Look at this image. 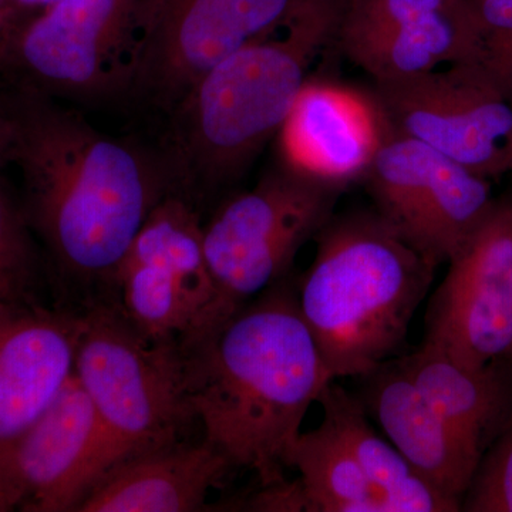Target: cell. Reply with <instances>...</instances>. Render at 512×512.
I'll return each instance as SVG.
<instances>
[{
    "label": "cell",
    "mask_w": 512,
    "mask_h": 512,
    "mask_svg": "<svg viewBox=\"0 0 512 512\" xmlns=\"http://www.w3.org/2000/svg\"><path fill=\"white\" fill-rule=\"evenodd\" d=\"M12 163L25 188L22 210L64 282L117 301L114 279L158 202L174 194L160 151L93 127L42 94L16 90ZM86 303V305H87Z\"/></svg>",
    "instance_id": "cell-1"
},
{
    "label": "cell",
    "mask_w": 512,
    "mask_h": 512,
    "mask_svg": "<svg viewBox=\"0 0 512 512\" xmlns=\"http://www.w3.org/2000/svg\"><path fill=\"white\" fill-rule=\"evenodd\" d=\"M185 392L204 439L261 485L285 481L306 413L333 382L288 276L217 329L180 345Z\"/></svg>",
    "instance_id": "cell-2"
},
{
    "label": "cell",
    "mask_w": 512,
    "mask_h": 512,
    "mask_svg": "<svg viewBox=\"0 0 512 512\" xmlns=\"http://www.w3.org/2000/svg\"><path fill=\"white\" fill-rule=\"evenodd\" d=\"M348 0H296L274 29L221 60L167 114L158 148L192 205L242 177L278 136Z\"/></svg>",
    "instance_id": "cell-3"
},
{
    "label": "cell",
    "mask_w": 512,
    "mask_h": 512,
    "mask_svg": "<svg viewBox=\"0 0 512 512\" xmlns=\"http://www.w3.org/2000/svg\"><path fill=\"white\" fill-rule=\"evenodd\" d=\"M313 239L302 318L333 379L369 375L402 348L440 265L376 210L333 214Z\"/></svg>",
    "instance_id": "cell-4"
},
{
    "label": "cell",
    "mask_w": 512,
    "mask_h": 512,
    "mask_svg": "<svg viewBox=\"0 0 512 512\" xmlns=\"http://www.w3.org/2000/svg\"><path fill=\"white\" fill-rule=\"evenodd\" d=\"M79 312L74 373L97 417L82 501L120 461L184 440L195 417L185 392L178 342L147 339L116 301L89 303Z\"/></svg>",
    "instance_id": "cell-5"
},
{
    "label": "cell",
    "mask_w": 512,
    "mask_h": 512,
    "mask_svg": "<svg viewBox=\"0 0 512 512\" xmlns=\"http://www.w3.org/2000/svg\"><path fill=\"white\" fill-rule=\"evenodd\" d=\"M342 188L276 165L252 190L229 198L204 225L215 298L204 338L241 306L289 276L299 249L335 214Z\"/></svg>",
    "instance_id": "cell-6"
},
{
    "label": "cell",
    "mask_w": 512,
    "mask_h": 512,
    "mask_svg": "<svg viewBox=\"0 0 512 512\" xmlns=\"http://www.w3.org/2000/svg\"><path fill=\"white\" fill-rule=\"evenodd\" d=\"M296 0H138L123 96L167 116L221 60L265 35Z\"/></svg>",
    "instance_id": "cell-7"
},
{
    "label": "cell",
    "mask_w": 512,
    "mask_h": 512,
    "mask_svg": "<svg viewBox=\"0 0 512 512\" xmlns=\"http://www.w3.org/2000/svg\"><path fill=\"white\" fill-rule=\"evenodd\" d=\"M138 0H59L0 35V74L50 99L123 96Z\"/></svg>",
    "instance_id": "cell-8"
},
{
    "label": "cell",
    "mask_w": 512,
    "mask_h": 512,
    "mask_svg": "<svg viewBox=\"0 0 512 512\" xmlns=\"http://www.w3.org/2000/svg\"><path fill=\"white\" fill-rule=\"evenodd\" d=\"M373 83L392 134L426 144L490 181L510 173L512 104L481 63Z\"/></svg>",
    "instance_id": "cell-9"
},
{
    "label": "cell",
    "mask_w": 512,
    "mask_h": 512,
    "mask_svg": "<svg viewBox=\"0 0 512 512\" xmlns=\"http://www.w3.org/2000/svg\"><path fill=\"white\" fill-rule=\"evenodd\" d=\"M124 315L153 342H187L200 332L215 289L197 207L163 198L131 242L114 279Z\"/></svg>",
    "instance_id": "cell-10"
},
{
    "label": "cell",
    "mask_w": 512,
    "mask_h": 512,
    "mask_svg": "<svg viewBox=\"0 0 512 512\" xmlns=\"http://www.w3.org/2000/svg\"><path fill=\"white\" fill-rule=\"evenodd\" d=\"M447 264L427 305L423 345L468 369L507 359L512 349V198L494 200Z\"/></svg>",
    "instance_id": "cell-11"
},
{
    "label": "cell",
    "mask_w": 512,
    "mask_h": 512,
    "mask_svg": "<svg viewBox=\"0 0 512 512\" xmlns=\"http://www.w3.org/2000/svg\"><path fill=\"white\" fill-rule=\"evenodd\" d=\"M363 181L376 211L439 265L456 254L494 202L490 180L396 134Z\"/></svg>",
    "instance_id": "cell-12"
},
{
    "label": "cell",
    "mask_w": 512,
    "mask_h": 512,
    "mask_svg": "<svg viewBox=\"0 0 512 512\" xmlns=\"http://www.w3.org/2000/svg\"><path fill=\"white\" fill-rule=\"evenodd\" d=\"M373 80L480 63L473 0H348L335 40Z\"/></svg>",
    "instance_id": "cell-13"
},
{
    "label": "cell",
    "mask_w": 512,
    "mask_h": 512,
    "mask_svg": "<svg viewBox=\"0 0 512 512\" xmlns=\"http://www.w3.org/2000/svg\"><path fill=\"white\" fill-rule=\"evenodd\" d=\"M390 134L372 93L309 77L276 137L282 164L345 190L363 181Z\"/></svg>",
    "instance_id": "cell-14"
},
{
    "label": "cell",
    "mask_w": 512,
    "mask_h": 512,
    "mask_svg": "<svg viewBox=\"0 0 512 512\" xmlns=\"http://www.w3.org/2000/svg\"><path fill=\"white\" fill-rule=\"evenodd\" d=\"M96 439L92 399L73 372L45 412L0 450L12 511L74 512Z\"/></svg>",
    "instance_id": "cell-15"
},
{
    "label": "cell",
    "mask_w": 512,
    "mask_h": 512,
    "mask_svg": "<svg viewBox=\"0 0 512 512\" xmlns=\"http://www.w3.org/2000/svg\"><path fill=\"white\" fill-rule=\"evenodd\" d=\"M80 312L0 306V450L18 439L74 372Z\"/></svg>",
    "instance_id": "cell-16"
},
{
    "label": "cell",
    "mask_w": 512,
    "mask_h": 512,
    "mask_svg": "<svg viewBox=\"0 0 512 512\" xmlns=\"http://www.w3.org/2000/svg\"><path fill=\"white\" fill-rule=\"evenodd\" d=\"M362 379L357 397L387 440L424 480L461 507L483 453L433 406L399 360Z\"/></svg>",
    "instance_id": "cell-17"
},
{
    "label": "cell",
    "mask_w": 512,
    "mask_h": 512,
    "mask_svg": "<svg viewBox=\"0 0 512 512\" xmlns=\"http://www.w3.org/2000/svg\"><path fill=\"white\" fill-rule=\"evenodd\" d=\"M231 470L207 441H174L111 467L74 512L204 511L208 494Z\"/></svg>",
    "instance_id": "cell-18"
},
{
    "label": "cell",
    "mask_w": 512,
    "mask_h": 512,
    "mask_svg": "<svg viewBox=\"0 0 512 512\" xmlns=\"http://www.w3.org/2000/svg\"><path fill=\"white\" fill-rule=\"evenodd\" d=\"M399 363L433 406L484 456L512 414V362L503 359L468 369L421 343Z\"/></svg>",
    "instance_id": "cell-19"
},
{
    "label": "cell",
    "mask_w": 512,
    "mask_h": 512,
    "mask_svg": "<svg viewBox=\"0 0 512 512\" xmlns=\"http://www.w3.org/2000/svg\"><path fill=\"white\" fill-rule=\"evenodd\" d=\"M318 403L323 420L386 495L393 512L461 511L457 501L424 480L389 440L376 433L359 397L333 380L320 393Z\"/></svg>",
    "instance_id": "cell-20"
},
{
    "label": "cell",
    "mask_w": 512,
    "mask_h": 512,
    "mask_svg": "<svg viewBox=\"0 0 512 512\" xmlns=\"http://www.w3.org/2000/svg\"><path fill=\"white\" fill-rule=\"evenodd\" d=\"M286 467L298 470L308 512H393L386 495L326 420L299 434Z\"/></svg>",
    "instance_id": "cell-21"
},
{
    "label": "cell",
    "mask_w": 512,
    "mask_h": 512,
    "mask_svg": "<svg viewBox=\"0 0 512 512\" xmlns=\"http://www.w3.org/2000/svg\"><path fill=\"white\" fill-rule=\"evenodd\" d=\"M461 511L512 512V414L481 457Z\"/></svg>",
    "instance_id": "cell-22"
},
{
    "label": "cell",
    "mask_w": 512,
    "mask_h": 512,
    "mask_svg": "<svg viewBox=\"0 0 512 512\" xmlns=\"http://www.w3.org/2000/svg\"><path fill=\"white\" fill-rule=\"evenodd\" d=\"M481 23V66L512 104V0H473Z\"/></svg>",
    "instance_id": "cell-23"
},
{
    "label": "cell",
    "mask_w": 512,
    "mask_h": 512,
    "mask_svg": "<svg viewBox=\"0 0 512 512\" xmlns=\"http://www.w3.org/2000/svg\"><path fill=\"white\" fill-rule=\"evenodd\" d=\"M248 511H306L305 495L299 480L261 485V490L244 504Z\"/></svg>",
    "instance_id": "cell-24"
},
{
    "label": "cell",
    "mask_w": 512,
    "mask_h": 512,
    "mask_svg": "<svg viewBox=\"0 0 512 512\" xmlns=\"http://www.w3.org/2000/svg\"><path fill=\"white\" fill-rule=\"evenodd\" d=\"M13 147H15V121L5 101L0 100V171L6 164L12 163Z\"/></svg>",
    "instance_id": "cell-25"
},
{
    "label": "cell",
    "mask_w": 512,
    "mask_h": 512,
    "mask_svg": "<svg viewBox=\"0 0 512 512\" xmlns=\"http://www.w3.org/2000/svg\"><path fill=\"white\" fill-rule=\"evenodd\" d=\"M56 2H59V0H9L2 33L10 28V26L15 25L16 22H19V20L28 18V16L39 12V10L49 8V6Z\"/></svg>",
    "instance_id": "cell-26"
},
{
    "label": "cell",
    "mask_w": 512,
    "mask_h": 512,
    "mask_svg": "<svg viewBox=\"0 0 512 512\" xmlns=\"http://www.w3.org/2000/svg\"><path fill=\"white\" fill-rule=\"evenodd\" d=\"M39 302L26 296V293L9 281L5 275L0 274V306L19 305V303Z\"/></svg>",
    "instance_id": "cell-27"
},
{
    "label": "cell",
    "mask_w": 512,
    "mask_h": 512,
    "mask_svg": "<svg viewBox=\"0 0 512 512\" xmlns=\"http://www.w3.org/2000/svg\"><path fill=\"white\" fill-rule=\"evenodd\" d=\"M8 511H12V505H10L8 490H6L2 470H0V512Z\"/></svg>",
    "instance_id": "cell-28"
},
{
    "label": "cell",
    "mask_w": 512,
    "mask_h": 512,
    "mask_svg": "<svg viewBox=\"0 0 512 512\" xmlns=\"http://www.w3.org/2000/svg\"><path fill=\"white\" fill-rule=\"evenodd\" d=\"M9 0H0V33L5 25L6 9H8Z\"/></svg>",
    "instance_id": "cell-29"
},
{
    "label": "cell",
    "mask_w": 512,
    "mask_h": 512,
    "mask_svg": "<svg viewBox=\"0 0 512 512\" xmlns=\"http://www.w3.org/2000/svg\"><path fill=\"white\" fill-rule=\"evenodd\" d=\"M507 359L512 362V349L510 350V353H508Z\"/></svg>",
    "instance_id": "cell-30"
},
{
    "label": "cell",
    "mask_w": 512,
    "mask_h": 512,
    "mask_svg": "<svg viewBox=\"0 0 512 512\" xmlns=\"http://www.w3.org/2000/svg\"><path fill=\"white\" fill-rule=\"evenodd\" d=\"M510 173H512V156H511V164H510Z\"/></svg>",
    "instance_id": "cell-31"
}]
</instances>
